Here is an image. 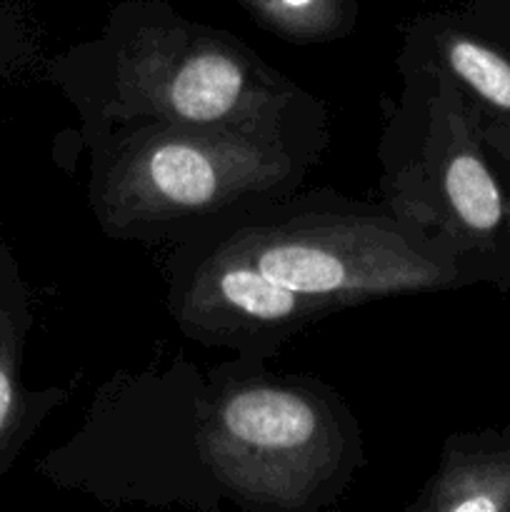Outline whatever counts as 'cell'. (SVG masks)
Returning a JSON list of instances; mask_svg holds the SVG:
<instances>
[{"mask_svg":"<svg viewBox=\"0 0 510 512\" xmlns=\"http://www.w3.org/2000/svg\"><path fill=\"white\" fill-rule=\"evenodd\" d=\"M78 113V143L133 120L225 125L328 143L315 93L238 35L185 18L168 0H120L95 38L43 63Z\"/></svg>","mask_w":510,"mask_h":512,"instance_id":"1","label":"cell"},{"mask_svg":"<svg viewBox=\"0 0 510 512\" xmlns=\"http://www.w3.org/2000/svg\"><path fill=\"white\" fill-rule=\"evenodd\" d=\"M328 143L133 120L85 143L90 213L120 243L168 248L303 188Z\"/></svg>","mask_w":510,"mask_h":512,"instance_id":"2","label":"cell"},{"mask_svg":"<svg viewBox=\"0 0 510 512\" xmlns=\"http://www.w3.org/2000/svg\"><path fill=\"white\" fill-rule=\"evenodd\" d=\"M203 448L225 503L320 512L365 468L358 415L325 380L230 358L205 373Z\"/></svg>","mask_w":510,"mask_h":512,"instance_id":"3","label":"cell"},{"mask_svg":"<svg viewBox=\"0 0 510 512\" xmlns=\"http://www.w3.org/2000/svg\"><path fill=\"white\" fill-rule=\"evenodd\" d=\"M210 230L270 280L335 313L370 300L480 283L463 258L385 203H363L335 190H295Z\"/></svg>","mask_w":510,"mask_h":512,"instance_id":"4","label":"cell"},{"mask_svg":"<svg viewBox=\"0 0 510 512\" xmlns=\"http://www.w3.org/2000/svg\"><path fill=\"white\" fill-rule=\"evenodd\" d=\"M203 398L205 373L185 355L118 370L35 473L105 505L218 512L225 500L205 458Z\"/></svg>","mask_w":510,"mask_h":512,"instance_id":"5","label":"cell"},{"mask_svg":"<svg viewBox=\"0 0 510 512\" xmlns=\"http://www.w3.org/2000/svg\"><path fill=\"white\" fill-rule=\"evenodd\" d=\"M395 65L403 88L375 150L383 203L488 283L508 190L490 163L478 118L440 65L408 50Z\"/></svg>","mask_w":510,"mask_h":512,"instance_id":"6","label":"cell"},{"mask_svg":"<svg viewBox=\"0 0 510 512\" xmlns=\"http://www.w3.org/2000/svg\"><path fill=\"white\" fill-rule=\"evenodd\" d=\"M163 278L180 333L235 358L268 363L295 335L335 313L270 280L210 228L165 248Z\"/></svg>","mask_w":510,"mask_h":512,"instance_id":"7","label":"cell"},{"mask_svg":"<svg viewBox=\"0 0 510 512\" xmlns=\"http://www.w3.org/2000/svg\"><path fill=\"white\" fill-rule=\"evenodd\" d=\"M400 50L440 65L468 98L490 155L510 168V40L465 8L410 20Z\"/></svg>","mask_w":510,"mask_h":512,"instance_id":"8","label":"cell"},{"mask_svg":"<svg viewBox=\"0 0 510 512\" xmlns=\"http://www.w3.org/2000/svg\"><path fill=\"white\" fill-rule=\"evenodd\" d=\"M33 325V290L0 233V483L45 420L70 398V388H30L25 383V355Z\"/></svg>","mask_w":510,"mask_h":512,"instance_id":"9","label":"cell"},{"mask_svg":"<svg viewBox=\"0 0 510 512\" xmlns=\"http://www.w3.org/2000/svg\"><path fill=\"white\" fill-rule=\"evenodd\" d=\"M405 512H510V425L450 433Z\"/></svg>","mask_w":510,"mask_h":512,"instance_id":"10","label":"cell"},{"mask_svg":"<svg viewBox=\"0 0 510 512\" xmlns=\"http://www.w3.org/2000/svg\"><path fill=\"white\" fill-rule=\"evenodd\" d=\"M270 35L295 45L348 38L358 23V0H235Z\"/></svg>","mask_w":510,"mask_h":512,"instance_id":"11","label":"cell"},{"mask_svg":"<svg viewBox=\"0 0 510 512\" xmlns=\"http://www.w3.org/2000/svg\"><path fill=\"white\" fill-rule=\"evenodd\" d=\"M38 38L28 18L13 5H0V83L18 78L38 60Z\"/></svg>","mask_w":510,"mask_h":512,"instance_id":"12","label":"cell"},{"mask_svg":"<svg viewBox=\"0 0 510 512\" xmlns=\"http://www.w3.org/2000/svg\"><path fill=\"white\" fill-rule=\"evenodd\" d=\"M505 190H508V208H505L503 233H500L488 273V285H493L500 293H510V183L505 185Z\"/></svg>","mask_w":510,"mask_h":512,"instance_id":"13","label":"cell"},{"mask_svg":"<svg viewBox=\"0 0 510 512\" xmlns=\"http://www.w3.org/2000/svg\"><path fill=\"white\" fill-rule=\"evenodd\" d=\"M460 8L510 40V0H463Z\"/></svg>","mask_w":510,"mask_h":512,"instance_id":"14","label":"cell"}]
</instances>
